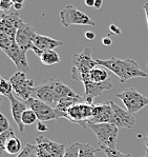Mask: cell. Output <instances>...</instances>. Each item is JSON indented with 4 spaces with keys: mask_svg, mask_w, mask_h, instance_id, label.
Listing matches in <instances>:
<instances>
[{
    "mask_svg": "<svg viewBox=\"0 0 148 157\" xmlns=\"http://www.w3.org/2000/svg\"><path fill=\"white\" fill-rule=\"evenodd\" d=\"M96 62L98 66L105 67L118 76L121 83H124L126 80L131 78H146L148 76L146 72L140 69L138 62L130 58L120 59L117 57H111L109 59H96Z\"/></svg>",
    "mask_w": 148,
    "mask_h": 157,
    "instance_id": "obj_1",
    "label": "cell"
},
{
    "mask_svg": "<svg viewBox=\"0 0 148 157\" xmlns=\"http://www.w3.org/2000/svg\"><path fill=\"white\" fill-rule=\"evenodd\" d=\"M87 129H90L96 134L99 148L103 150H117L116 142L119 134V128L113 124H87Z\"/></svg>",
    "mask_w": 148,
    "mask_h": 157,
    "instance_id": "obj_2",
    "label": "cell"
},
{
    "mask_svg": "<svg viewBox=\"0 0 148 157\" xmlns=\"http://www.w3.org/2000/svg\"><path fill=\"white\" fill-rule=\"evenodd\" d=\"M65 113L67 120L81 125L83 129H87V122H89L94 117L95 105L86 101H81L70 107Z\"/></svg>",
    "mask_w": 148,
    "mask_h": 157,
    "instance_id": "obj_3",
    "label": "cell"
},
{
    "mask_svg": "<svg viewBox=\"0 0 148 157\" xmlns=\"http://www.w3.org/2000/svg\"><path fill=\"white\" fill-rule=\"evenodd\" d=\"M28 108L32 109L33 111L37 114L38 120L39 121H51L55 119H60V118H65L66 119V113L62 112L59 109L52 107L49 103L44 102L42 100L36 99V98H30L27 101Z\"/></svg>",
    "mask_w": 148,
    "mask_h": 157,
    "instance_id": "obj_4",
    "label": "cell"
},
{
    "mask_svg": "<svg viewBox=\"0 0 148 157\" xmlns=\"http://www.w3.org/2000/svg\"><path fill=\"white\" fill-rule=\"evenodd\" d=\"M116 97L122 101L126 108V111H128L131 114H135L143 108L148 105V98L133 88L126 89L121 93L117 94Z\"/></svg>",
    "mask_w": 148,
    "mask_h": 157,
    "instance_id": "obj_5",
    "label": "cell"
},
{
    "mask_svg": "<svg viewBox=\"0 0 148 157\" xmlns=\"http://www.w3.org/2000/svg\"><path fill=\"white\" fill-rule=\"evenodd\" d=\"M92 50L89 48H86L80 54H75L73 56L71 62H73V67H71V79L77 80V78L80 75L86 74L90 70L96 67L98 64L96 59L92 57Z\"/></svg>",
    "mask_w": 148,
    "mask_h": 157,
    "instance_id": "obj_6",
    "label": "cell"
},
{
    "mask_svg": "<svg viewBox=\"0 0 148 157\" xmlns=\"http://www.w3.org/2000/svg\"><path fill=\"white\" fill-rule=\"evenodd\" d=\"M9 81L13 86V92L19 98L24 101L32 98L33 91L36 88L35 81L33 79H28L26 77V73L20 71L16 72Z\"/></svg>",
    "mask_w": 148,
    "mask_h": 157,
    "instance_id": "obj_7",
    "label": "cell"
},
{
    "mask_svg": "<svg viewBox=\"0 0 148 157\" xmlns=\"http://www.w3.org/2000/svg\"><path fill=\"white\" fill-rule=\"evenodd\" d=\"M60 20L65 28L70 25H96V22L92 21L86 14L71 4L66 6L65 9L60 12Z\"/></svg>",
    "mask_w": 148,
    "mask_h": 157,
    "instance_id": "obj_8",
    "label": "cell"
},
{
    "mask_svg": "<svg viewBox=\"0 0 148 157\" xmlns=\"http://www.w3.org/2000/svg\"><path fill=\"white\" fill-rule=\"evenodd\" d=\"M23 20L20 18L19 13L15 9H11L9 11H1L0 14V33H3L12 38L16 39L18 28Z\"/></svg>",
    "mask_w": 148,
    "mask_h": 157,
    "instance_id": "obj_9",
    "label": "cell"
},
{
    "mask_svg": "<svg viewBox=\"0 0 148 157\" xmlns=\"http://www.w3.org/2000/svg\"><path fill=\"white\" fill-rule=\"evenodd\" d=\"M37 36L36 30L34 26H32L30 23H21L18 28L17 34H16V42L19 47L24 51H35L34 41Z\"/></svg>",
    "mask_w": 148,
    "mask_h": 157,
    "instance_id": "obj_10",
    "label": "cell"
},
{
    "mask_svg": "<svg viewBox=\"0 0 148 157\" xmlns=\"http://www.w3.org/2000/svg\"><path fill=\"white\" fill-rule=\"evenodd\" d=\"M55 81L56 79H47L40 86H36L33 91L32 97L44 101L56 108L57 101L56 95H55Z\"/></svg>",
    "mask_w": 148,
    "mask_h": 157,
    "instance_id": "obj_11",
    "label": "cell"
},
{
    "mask_svg": "<svg viewBox=\"0 0 148 157\" xmlns=\"http://www.w3.org/2000/svg\"><path fill=\"white\" fill-rule=\"evenodd\" d=\"M109 103H110L111 109H113L111 124L117 125L118 128L131 129L135 124V117H133V114H131L128 111H125L124 109L119 107L114 101L109 100Z\"/></svg>",
    "mask_w": 148,
    "mask_h": 157,
    "instance_id": "obj_12",
    "label": "cell"
},
{
    "mask_svg": "<svg viewBox=\"0 0 148 157\" xmlns=\"http://www.w3.org/2000/svg\"><path fill=\"white\" fill-rule=\"evenodd\" d=\"M9 59L15 63V66L17 67L18 71L24 72L27 73L30 71V67H28L27 58H26V51L22 50L20 47L17 44V42L14 43L11 48L3 51Z\"/></svg>",
    "mask_w": 148,
    "mask_h": 157,
    "instance_id": "obj_13",
    "label": "cell"
},
{
    "mask_svg": "<svg viewBox=\"0 0 148 157\" xmlns=\"http://www.w3.org/2000/svg\"><path fill=\"white\" fill-rule=\"evenodd\" d=\"M85 89L84 92V100L86 102L92 103V99L95 97H98V96L101 95L103 92L105 91H109L113 89V82H111V79L107 80L106 82L103 83H95V82H90V81H87V82L83 83Z\"/></svg>",
    "mask_w": 148,
    "mask_h": 157,
    "instance_id": "obj_14",
    "label": "cell"
},
{
    "mask_svg": "<svg viewBox=\"0 0 148 157\" xmlns=\"http://www.w3.org/2000/svg\"><path fill=\"white\" fill-rule=\"evenodd\" d=\"M8 98L9 102H11V112L12 116H13V119L16 122V124L18 125L19 131L22 133L24 131V124H22V115L26 109H28V105L25 101L17 100V98L14 97L13 93L9 94Z\"/></svg>",
    "mask_w": 148,
    "mask_h": 157,
    "instance_id": "obj_15",
    "label": "cell"
},
{
    "mask_svg": "<svg viewBox=\"0 0 148 157\" xmlns=\"http://www.w3.org/2000/svg\"><path fill=\"white\" fill-rule=\"evenodd\" d=\"M109 79H110V77H109L108 72L106 71V69L101 66H97L92 70H90L88 73L80 75L76 81H79V82L82 83L87 82V81L95 83H103L106 82Z\"/></svg>",
    "mask_w": 148,
    "mask_h": 157,
    "instance_id": "obj_16",
    "label": "cell"
},
{
    "mask_svg": "<svg viewBox=\"0 0 148 157\" xmlns=\"http://www.w3.org/2000/svg\"><path fill=\"white\" fill-rule=\"evenodd\" d=\"M62 44H63L62 41H59V40L54 39V38L49 37V36L37 34L34 41V45H35L34 53L38 57H40V55L43 52H46V51L49 50H55L56 48L61 47Z\"/></svg>",
    "mask_w": 148,
    "mask_h": 157,
    "instance_id": "obj_17",
    "label": "cell"
},
{
    "mask_svg": "<svg viewBox=\"0 0 148 157\" xmlns=\"http://www.w3.org/2000/svg\"><path fill=\"white\" fill-rule=\"evenodd\" d=\"M111 118H113V109L109 101L106 103H99L95 105L94 117L87 124H111Z\"/></svg>",
    "mask_w": 148,
    "mask_h": 157,
    "instance_id": "obj_18",
    "label": "cell"
},
{
    "mask_svg": "<svg viewBox=\"0 0 148 157\" xmlns=\"http://www.w3.org/2000/svg\"><path fill=\"white\" fill-rule=\"evenodd\" d=\"M36 144L42 147L43 149L46 150L52 157H64L65 154V146L59 142L52 141L51 139L46 138L44 136H39L36 138Z\"/></svg>",
    "mask_w": 148,
    "mask_h": 157,
    "instance_id": "obj_19",
    "label": "cell"
},
{
    "mask_svg": "<svg viewBox=\"0 0 148 157\" xmlns=\"http://www.w3.org/2000/svg\"><path fill=\"white\" fill-rule=\"evenodd\" d=\"M55 95H56V101L58 103V101L61 98L68 97V96H78V94L68 86L62 82L61 80L56 79V81H55Z\"/></svg>",
    "mask_w": 148,
    "mask_h": 157,
    "instance_id": "obj_20",
    "label": "cell"
},
{
    "mask_svg": "<svg viewBox=\"0 0 148 157\" xmlns=\"http://www.w3.org/2000/svg\"><path fill=\"white\" fill-rule=\"evenodd\" d=\"M81 101H85L84 98L82 96L78 95V96H68V97H63L58 101V103L56 105V108L59 109L62 112L65 113L70 107H73L74 105Z\"/></svg>",
    "mask_w": 148,
    "mask_h": 157,
    "instance_id": "obj_21",
    "label": "cell"
},
{
    "mask_svg": "<svg viewBox=\"0 0 148 157\" xmlns=\"http://www.w3.org/2000/svg\"><path fill=\"white\" fill-rule=\"evenodd\" d=\"M40 61L45 67H51L54 64H57L61 61V58L59 54L55 50H49L46 52H43L40 55Z\"/></svg>",
    "mask_w": 148,
    "mask_h": 157,
    "instance_id": "obj_22",
    "label": "cell"
},
{
    "mask_svg": "<svg viewBox=\"0 0 148 157\" xmlns=\"http://www.w3.org/2000/svg\"><path fill=\"white\" fill-rule=\"evenodd\" d=\"M22 144H21L20 139L14 135L6 142L4 151L8 154H9V155H18L22 151Z\"/></svg>",
    "mask_w": 148,
    "mask_h": 157,
    "instance_id": "obj_23",
    "label": "cell"
},
{
    "mask_svg": "<svg viewBox=\"0 0 148 157\" xmlns=\"http://www.w3.org/2000/svg\"><path fill=\"white\" fill-rule=\"evenodd\" d=\"M102 151L101 149H95L90 144H80L79 146V157H96V153Z\"/></svg>",
    "mask_w": 148,
    "mask_h": 157,
    "instance_id": "obj_24",
    "label": "cell"
},
{
    "mask_svg": "<svg viewBox=\"0 0 148 157\" xmlns=\"http://www.w3.org/2000/svg\"><path fill=\"white\" fill-rule=\"evenodd\" d=\"M38 120L37 114L32 110V109H26L22 115V124L24 125H32Z\"/></svg>",
    "mask_w": 148,
    "mask_h": 157,
    "instance_id": "obj_25",
    "label": "cell"
},
{
    "mask_svg": "<svg viewBox=\"0 0 148 157\" xmlns=\"http://www.w3.org/2000/svg\"><path fill=\"white\" fill-rule=\"evenodd\" d=\"M37 154V151H36V144H25V147L22 149V151L18 154L17 157H33L34 155Z\"/></svg>",
    "mask_w": 148,
    "mask_h": 157,
    "instance_id": "obj_26",
    "label": "cell"
},
{
    "mask_svg": "<svg viewBox=\"0 0 148 157\" xmlns=\"http://www.w3.org/2000/svg\"><path fill=\"white\" fill-rule=\"evenodd\" d=\"M12 92H13V86H12L11 82L1 77L0 78V93H1V95L8 97V95L11 94Z\"/></svg>",
    "mask_w": 148,
    "mask_h": 157,
    "instance_id": "obj_27",
    "label": "cell"
},
{
    "mask_svg": "<svg viewBox=\"0 0 148 157\" xmlns=\"http://www.w3.org/2000/svg\"><path fill=\"white\" fill-rule=\"evenodd\" d=\"M14 135H15V133L11 129L0 134V149H1V151H4L6 142H8L9 139L11 138L12 136H14Z\"/></svg>",
    "mask_w": 148,
    "mask_h": 157,
    "instance_id": "obj_28",
    "label": "cell"
},
{
    "mask_svg": "<svg viewBox=\"0 0 148 157\" xmlns=\"http://www.w3.org/2000/svg\"><path fill=\"white\" fill-rule=\"evenodd\" d=\"M79 146H80V142H74L66 149L64 157H79Z\"/></svg>",
    "mask_w": 148,
    "mask_h": 157,
    "instance_id": "obj_29",
    "label": "cell"
},
{
    "mask_svg": "<svg viewBox=\"0 0 148 157\" xmlns=\"http://www.w3.org/2000/svg\"><path fill=\"white\" fill-rule=\"evenodd\" d=\"M103 152L106 154L107 157H131L130 154H124V153H121L120 151L118 150H103Z\"/></svg>",
    "mask_w": 148,
    "mask_h": 157,
    "instance_id": "obj_30",
    "label": "cell"
},
{
    "mask_svg": "<svg viewBox=\"0 0 148 157\" xmlns=\"http://www.w3.org/2000/svg\"><path fill=\"white\" fill-rule=\"evenodd\" d=\"M9 130V122L2 113H0V134Z\"/></svg>",
    "mask_w": 148,
    "mask_h": 157,
    "instance_id": "obj_31",
    "label": "cell"
},
{
    "mask_svg": "<svg viewBox=\"0 0 148 157\" xmlns=\"http://www.w3.org/2000/svg\"><path fill=\"white\" fill-rule=\"evenodd\" d=\"M14 8V0H0V9L1 11L6 12Z\"/></svg>",
    "mask_w": 148,
    "mask_h": 157,
    "instance_id": "obj_32",
    "label": "cell"
},
{
    "mask_svg": "<svg viewBox=\"0 0 148 157\" xmlns=\"http://www.w3.org/2000/svg\"><path fill=\"white\" fill-rule=\"evenodd\" d=\"M36 151H37V157H52L46 150L40 146H37V144H36Z\"/></svg>",
    "mask_w": 148,
    "mask_h": 157,
    "instance_id": "obj_33",
    "label": "cell"
},
{
    "mask_svg": "<svg viewBox=\"0 0 148 157\" xmlns=\"http://www.w3.org/2000/svg\"><path fill=\"white\" fill-rule=\"evenodd\" d=\"M37 130H38V132H40V133H44V132H46L49 129H47V125L45 124L43 121H38Z\"/></svg>",
    "mask_w": 148,
    "mask_h": 157,
    "instance_id": "obj_34",
    "label": "cell"
},
{
    "mask_svg": "<svg viewBox=\"0 0 148 157\" xmlns=\"http://www.w3.org/2000/svg\"><path fill=\"white\" fill-rule=\"evenodd\" d=\"M109 31H110L113 34H114V35H120L121 34V30L116 25H114V23L113 25H110V26H109Z\"/></svg>",
    "mask_w": 148,
    "mask_h": 157,
    "instance_id": "obj_35",
    "label": "cell"
},
{
    "mask_svg": "<svg viewBox=\"0 0 148 157\" xmlns=\"http://www.w3.org/2000/svg\"><path fill=\"white\" fill-rule=\"evenodd\" d=\"M85 38H86L87 40H94L95 38H96V34L94 32H90V31H87V32L85 33Z\"/></svg>",
    "mask_w": 148,
    "mask_h": 157,
    "instance_id": "obj_36",
    "label": "cell"
},
{
    "mask_svg": "<svg viewBox=\"0 0 148 157\" xmlns=\"http://www.w3.org/2000/svg\"><path fill=\"white\" fill-rule=\"evenodd\" d=\"M102 43L105 45V47H109V45H111V43H113V41H111V39L108 37H104L103 39H102Z\"/></svg>",
    "mask_w": 148,
    "mask_h": 157,
    "instance_id": "obj_37",
    "label": "cell"
},
{
    "mask_svg": "<svg viewBox=\"0 0 148 157\" xmlns=\"http://www.w3.org/2000/svg\"><path fill=\"white\" fill-rule=\"evenodd\" d=\"M103 6V0H96L95 1V6H94V9L95 10H100Z\"/></svg>",
    "mask_w": 148,
    "mask_h": 157,
    "instance_id": "obj_38",
    "label": "cell"
},
{
    "mask_svg": "<svg viewBox=\"0 0 148 157\" xmlns=\"http://www.w3.org/2000/svg\"><path fill=\"white\" fill-rule=\"evenodd\" d=\"M95 1L96 0H85V6H88V8H94Z\"/></svg>",
    "mask_w": 148,
    "mask_h": 157,
    "instance_id": "obj_39",
    "label": "cell"
},
{
    "mask_svg": "<svg viewBox=\"0 0 148 157\" xmlns=\"http://www.w3.org/2000/svg\"><path fill=\"white\" fill-rule=\"evenodd\" d=\"M144 149H145V151H146V153H148V132L144 138Z\"/></svg>",
    "mask_w": 148,
    "mask_h": 157,
    "instance_id": "obj_40",
    "label": "cell"
},
{
    "mask_svg": "<svg viewBox=\"0 0 148 157\" xmlns=\"http://www.w3.org/2000/svg\"><path fill=\"white\" fill-rule=\"evenodd\" d=\"M144 11L145 14H146V20H147V28H148V3L144 4Z\"/></svg>",
    "mask_w": 148,
    "mask_h": 157,
    "instance_id": "obj_41",
    "label": "cell"
},
{
    "mask_svg": "<svg viewBox=\"0 0 148 157\" xmlns=\"http://www.w3.org/2000/svg\"><path fill=\"white\" fill-rule=\"evenodd\" d=\"M22 3H14V9L16 10V11H18V10H21L22 9Z\"/></svg>",
    "mask_w": 148,
    "mask_h": 157,
    "instance_id": "obj_42",
    "label": "cell"
},
{
    "mask_svg": "<svg viewBox=\"0 0 148 157\" xmlns=\"http://www.w3.org/2000/svg\"><path fill=\"white\" fill-rule=\"evenodd\" d=\"M25 0H14V3H22L23 4V2H24Z\"/></svg>",
    "mask_w": 148,
    "mask_h": 157,
    "instance_id": "obj_43",
    "label": "cell"
},
{
    "mask_svg": "<svg viewBox=\"0 0 148 157\" xmlns=\"http://www.w3.org/2000/svg\"><path fill=\"white\" fill-rule=\"evenodd\" d=\"M144 157H148V153H146V155H145Z\"/></svg>",
    "mask_w": 148,
    "mask_h": 157,
    "instance_id": "obj_44",
    "label": "cell"
},
{
    "mask_svg": "<svg viewBox=\"0 0 148 157\" xmlns=\"http://www.w3.org/2000/svg\"><path fill=\"white\" fill-rule=\"evenodd\" d=\"M33 157H37V154H36V155H34V156H33Z\"/></svg>",
    "mask_w": 148,
    "mask_h": 157,
    "instance_id": "obj_45",
    "label": "cell"
}]
</instances>
